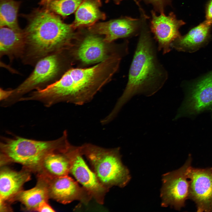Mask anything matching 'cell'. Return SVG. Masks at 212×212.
Listing matches in <instances>:
<instances>
[{
  "label": "cell",
  "mask_w": 212,
  "mask_h": 212,
  "mask_svg": "<svg viewBox=\"0 0 212 212\" xmlns=\"http://www.w3.org/2000/svg\"><path fill=\"white\" fill-rule=\"evenodd\" d=\"M142 14H141V15H142Z\"/></svg>",
  "instance_id": "29"
},
{
  "label": "cell",
  "mask_w": 212,
  "mask_h": 212,
  "mask_svg": "<svg viewBox=\"0 0 212 212\" xmlns=\"http://www.w3.org/2000/svg\"><path fill=\"white\" fill-rule=\"evenodd\" d=\"M88 31V33L83 37L75 52L79 60L86 64L99 63L114 54H109L108 43L105 41L104 38Z\"/></svg>",
  "instance_id": "13"
},
{
  "label": "cell",
  "mask_w": 212,
  "mask_h": 212,
  "mask_svg": "<svg viewBox=\"0 0 212 212\" xmlns=\"http://www.w3.org/2000/svg\"><path fill=\"white\" fill-rule=\"evenodd\" d=\"M25 46L23 30H16L6 26L0 27V57L6 56L11 62L15 59H21Z\"/></svg>",
  "instance_id": "18"
},
{
  "label": "cell",
  "mask_w": 212,
  "mask_h": 212,
  "mask_svg": "<svg viewBox=\"0 0 212 212\" xmlns=\"http://www.w3.org/2000/svg\"><path fill=\"white\" fill-rule=\"evenodd\" d=\"M211 26L205 20L175 40L171 44V48L179 51L191 52L196 51L209 40Z\"/></svg>",
  "instance_id": "17"
},
{
  "label": "cell",
  "mask_w": 212,
  "mask_h": 212,
  "mask_svg": "<svg viewBox=\"0 0 212 212\" xmlns=\"http://www.w3.org/2000/svg\"><path fill=\"white\" fill-rule=\"evenodd\" d=\"M31 171L24 168L19 171L6 167L0 171V200L11 201L21 191L24 184L31 179Z\"/></svg>",
  "instance_id": "15"
},
{
  "label": "cell",
  "mask_w": 212,
  "mask_h": 212,
  "mask_svg": "<svg viewBox=\"0 0 212 212\" xmlns=\"http://www.w3.org/2000/svg\"><path fill=\"white\" fill-rule=\"evenodd\" d=\"M66 130L59 138L41 141L19 136L3 137L0 144L2 164L5 162L18 163L31 172L37 173L40 164L49 153L60 149L69 142Z\"/></svg>",
  "instance_id": "4"
},
{
  "label": "cell",
  "mask_w": 212,
  "mask_h": 212,
  "mask_svg": "<svg viewBox=\"0 0 212 212\" xmlns=\"http://www.w3.org/2000/svg\"><path fill=\"white\" fill-rule=\"evenodd\" d=\"M84 0H52L46 7L63 19L75 12Z\"/></svg>",
  "instance_id": "22"
},
{
  "label": "cell",
  "mask_w": 212,
  "mask_h": 212,
  "mask_svg": "<svg viewBox=\"0 0 212 212\" xmlns=\"http://www.w3.org/2000/svg\"><path fill=\"white\" fill-rule=\"evenodd\" d=\"M205 11V21L212 25V0L208 1L206 5Z\"/></svg>",
  "instance_id": "24"
},
{
  "label": "cell",
  "mask_w": 212,
  "mask_h": 212,
  "mask_svg": "<svg viewBox=\"0 0 212 212\" xmlns=\"http://www.w3.org/2000/svg\"><path fill=\"white\" fill-rule=\"evenodd\" d=\"M191 161L190 155L180 168L163 175L160 192L162 207L169 206L179 210L184 206L186 201L189 198V181L187 172Z\"/></svg>",
  "instance_id": "7"
},
{
  "label": "cell",
  "mask_w": 212,
  "mask_h": 212,
  "mask_svg": "<svg viewBox=\"0 0 212 212\" xmlns=\"http://www.w3.org/2000/svg\"><path fill=\"white\" fill-rule=\"evenodd\" d=\"M153 5L155 10L160 13L164 12L165 8L171 4V0H143Z\"/></svg>",
  "instance_id": "23"
},
{
  "label": "cell",
  "mask_w": 212,
  "mask_h": 212,
  "mask_svg": "<svg viewBox=\"0 0 212 212\" xmlns=\"http://www.w3.org/2000/svg\"><path fill=\"white\" fill-rule=\"evenodd\" d=\"M123 57L116 53L92 67L68 69L54 82L31 92L27 100L39 101L47 107L62 102L77 105L87 103L111 80Z\"/></svg>",
  "instance_id": "1"
},
{
  "label": "cell",
  "mask_w": 212,
  "mask_h": 212,
  "mask_svg": "<svg viewBox=\"0 0 212 212\" xmlns=\"http://www.w3.org/2000/svg\"><path fill=\"white\" fill-rule=\"evenodd\" d=\"M13 92V89L4 90L1 88L0 89V99L3 101L8 99L11 95Z\"/></svg>",
  "instance_id": "26"
},
{
  "label": "cell",
  "mask_w": 212,
  "mask_h": 212,
  "mask_svg": "<svg viewBox=\"0 0 212 212\" xmlns=\"http://www.w3.org/2000/svg\"><path fill=\"white\" fill-rule=\"evenodd\" d=\"M111 0H105V2L106 3H107L108 2H109ZM115 3L117 4H120V2L124 0H112Z\"/></svg>",
  "instance_id": "28"
},
{
  "label": "cell",
  "mask_w": 212,
  "mask_h": 212,
  "mask_svg": "<svg viewBox=\"0 0 212 212\" xmlns=\"http://www.w3.org/2000/svg\"><path fill=\"white\" fill-rule=\"evenodd\" d=\"M37 211L38 212H55V211L48 203L47 202L41 203L38 207Z\"/></svg>",
  "instance_id": "25"
},
{
  "label": "cell",
  "mask_w": 212,
  "mask_h": 212,
  "mask_svg": "<svg viewBox=\"0 0 212 212\" xmlns=\"http://www.w3.org/2000/svg\"><path fill=\"white\" fill-rule=\"evenodd\" d=\"M69 159L70 173L81 184L96 201L104 203L105 196L108 189L100 182L96 175L89 168L83 160L80 146L69 145L67 150Z\"/></svg>",
  "instance_id": "8"
},
{
  "label": "cell",
  "mask_w": 212,
  "mask_h": 212,
  "mask_svg": "<svg viewBox=\"0 0 212 212\" xmlns=\"http://www.w3.org/2000/svg\"><path fill=\"white\" fill-rule=\"evenodd\" d=\"M143 18L139 37L131 64L125 88L110 113L115 117L123 106L134 96H152L163 86L168 78L167 71L158 58L157 46Z\"/></svg>",
  "instance_id": "2"
},
{
  "label": "cell",
  "mask_w": 212,
  "mask_h": 212,
  "mask_svg": "<svg viewBox=\"0 0 212 212\" xmlns=\"http://www.w3.org/2000/svg\"><path fill=\"white\" fill-rule=\"evenodd\" d=\"M21 2L14 0H0V26L20 30L17 15Z\"/></svg>",
  "instance_id": "21"
},
{
  "label": "cell",
  "mask_w": 212,
  "mask_h": 212,
  "mask_svg": "<svg viewBox=\"0 0 212 212\" xmlns=\"http://www.w3.org/2000/svg\"><path fill=\"white\" fill-rule=\"evenodd\" d=\"M52 0H41L40 2V4L45 7Z\"/></svg>",
  "instance_id": "27"
},
{
  "label": "cell",
  "mask_w": 212,
  "mask_h": 212,
  "mask_svg": "<svg viewBox=\"0 0 212 212\" xmlns=\"http://www.w3.org/2000/svg\"><path fill=\"white\" fill-rule=\"evenodd\" d=\"M38 177V181L35 186L28 190H21L11 201H18L24 206L26 209L37 211L41 203L47 202L49 198L47 179L41 176Z\"/></svg>",
  "instance_id": "20"
},
{
  "label": "cell",
  "mask_w": 212,
  "mask_h": 212,
  "mask_svg": "<svg viewBox=\"0 0 212 212\" xmlns=\"http://www.w3.org/2000/svg\"><path fill=\"white\" fill-rule=\"evenodd\" d=\"M49 198L66 204L74 200L87 203L92 198L83 187H80L68 175L52 178H46Z\"/></svg>",
  "instance_id": "12"
},
{
  "label": "cell",
  "mask_w": 212,
  "mask_h": 212,
  "mask_svg": "<svg viewBox=\"0 0 212 212\" xmlns=\"http://www.w3.org/2000/svg\"><path fill=\"white\" fill-rule=\"evenodd\" d=\"M101 0H84L75 12V19L72 23L75 29L88 28L99 20H105V14L100 11Z\"/></svg>",
  "instance_id": "19"
},
{
  "label": "cell",
  "mask_w": 212,
  "mask_h": 212,
  "mask_svg": "<svg viewBox=\"0 0 212 212\" xmlns=\"http://www.w3.org/2000/svg\"><path fill=\"white\" fill-rule=\"evenodd\" d=\"M67 48L48 55L39 60L28 77L15 89L5 101L9 106L31 92L42 89L58 80L66 71Z\"/></svg>",
  "instance_id": "6"
},
{
  "label": "cell",
  "mask_w": 212,
  "mask_h": 212,
  "mask_svg": "<svg viewBox=\"0 0 212 212\" xmlns=\"http://www.w3.org/2000/svg\"><path fill=\"white\" fill-rule=\"evenodd\" d=\"M80 148L105 188L108 189L114 186L123 187L129 182L130 176L121 162L120 148L107 149L88 143L80 146Z\"/></svg>",
  "instance_id": "5"
},
{
  "label": "cell",
  "mask_w": 212,
  "mask_h": 212,
  "mask_svg": "<svg viewBox=\"0 0 212 212\" xmlns=\"http://www.w3.org/2000/svg\"><path fill=\"white\" fill-rule=\"evenodd\" d=\"M25 17V46L21 59L25 64L34 66L43 57L69 47L80 34L72 24L65 23L60 16L44 7Z\"/></svg>",
  "instance_id": "3"
},
{
  "label": "cell",
  "mask_w": 212,
  "mask_h": 212,
  "mask_svg": "<svg viewBox=\"0 0 212 212\" xmlns=\"http://www.w3.org/2000/svg\"><path fill=\"white\" fill-rule=\"evenodd\" d=\"M141 25V19L123 16L96 23L88 27V30L93 34L104 35L105 41L109 44L117 39L137 35L140 34Z\"/></svg>",
  "instance_id": "11"
},
{
  "label": "cell",
  "mask_w": 212,
  "mask_h": 212,
  "mask_svg": "<svg viewBox=\"0 0 212 212\" xmlns=\"http://www.w3.org/2000/svg\"><path fill=\"white\" fill-rule=\"evenodd\" d=\"M70 144L47 155L40 164L37 173V176L52 178L68 175L70 163L67 150Z\"/></svg>",
  "instance_id": "14"
},
{
  "label": "cell",
  "mask_w": 212,
  "mask_h": 212,
  "mask_svg": "<svg viewBox=\"0 0 212 212\" xmlns=\"http://www.w3.org/2000/svg\"><path fill=\"white\" fill-rule=\"evenodd\" d=\"M189 179V198L195 203L198 212H212V167L204 169L191 166L187 172Z\"/></svg>",
  "instance_id": "9"
},
{
  "label": "cell",
  "mask_w": 212,
  "mask_h": 212,
  "mask_svg": "<svg viewBox=\"0 0 212 212\" xmlns=\"http://www.w3.org/2000/svg\"><path fill=\"white\" fill-rule=\"evenodd\" d=\"M151 13L150 31L158 43V51H162L163 54H166L170 52L172 42L181 35L179 29L185 23L177 19L173 12L168 15L164 12L157 15L153 10Z\"/></svg>",
  "instance_id": "10"
},
{
  "label": "cell",
  "mask_w": 212,
  "mask_h": 212,
  "mask_svg": "<svg viewBox=\"0 0 212 212\" xmlns=\"http://www.w3.org/2000/svg\"><path fill=\"white\" fill-rule=\"evenodd\" d=\"M185 106L192 114L199 113L212 107V72L194 87Z\"/></svg>",
  "instance_id": "16"
}]
</instances>
